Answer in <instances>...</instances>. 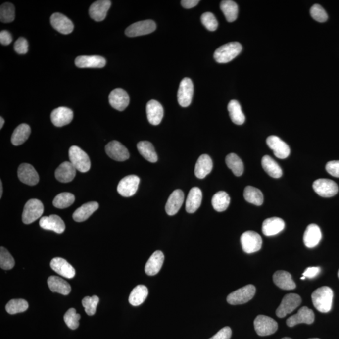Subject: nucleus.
<instances>
[{"label":"nucleus","instance_id":"1","mask_svg":"<svg viewBox=\"0 0 339 339\" xmlns=\"http://www.w3.org/2000/svg\"><path fill=\"white\" fill-rule=\"evenodd\" d=\"M333 291L329 287L319 288L313 292L312 300L313 305L320 312L327 313L333 305Z\"/></svg>","mask_w":339,"mask_h":339},{"label":"nucleus","instance_id":"2","mask_svg":"<svg viewBox=\"0 0 339 339\" xmlns=\"http://www.w3.org/2000/svg\"><path fill=\"white\" fill-rule=\"evenodd\" d=\"M242 46L237 42H230L215 51L214 57L217 62L226 64L237 57L242 51Z\"/></svg>","mask_w":339,"mask_h":339},{"label":"nucleus","instance_id":"3","mask_svg":"<svg viewBox=\"0 0 339 339\" xmlns=\"http://www.w3.org/2000/svg\"><path fill=\"white\" fill-rule=\"evenodd\" d=\"M70 162L78 171L85 173L91 168V161L88 154L77 146H72L69 151Z\"/></svg>","mask_w":339,"mask_h":339},{"label":"nucleus","instance_id":"4","mask_svg":"<svg viewBox=\"0 0 339 339\" xmlns=\"http://www.w3.org/2000/svg\"><path fill=\"white\" fill-rule=\"evenodd\" d=\"M44 207L41 200L32 198L25 205L22 214V221L25 224L34 223L43 214Z\"/></svg>","mask_w":339,"mask_h":339},{"label":"nucleus","instance_id":"5","mask_svg":"<svg viewBox=\"0 0 339 339\" xmlns=\"http://www.w3.org/2000/svg\"><path fill=\"white\" fill-rule=\"evenodd\" d=\"M255 293V287L252 285H247L229 294L227 301L233 305H242L251 300Z\"/></svg>","mask_w":339,"mask_h":339},{"label":"nucleus","instance_id":"6","mask_svg":"<svg viewBox=\"0 0 339 339\" xmlns=\"http://www.w3.org/2000/svg\"><path fill=\"white\" fill-rule=\"evenodd\" d=\"M241 243L245 253H254L261 249L262 238L255 231H247L241 236Z\"/></svg>","mask_w":339,"mask_h":339},{"label":"nucleus","instance_id":"7","mask_svg":"<svg viewBox=\"0 0 339 339\" xmlns=\"http://www.w3.org/2000/svg\"><path fill=\"white\" fill-rule=\"evenodd\" d=\"M254 329L260 336L271 335L277 332L278 324L272 318L266 315H258L254 321Z\"/></svg>","mask_w":339,"mask_h":339},{"label":"nucleus","instance_id":"8","mask_svg":"<svg viewBox=\"0 0 339 339\" xmlns=\"http://www.w3.org/2000/svg\"><path fill=\"white\" fill-rule=\"evenodd\" d=\"M301 299L297 294H287L283 298L281 304L276 310V314L279 318H284L288 314L293 312L300 306Z\"/></svg>","mask_w":339,"mask_h":339},{"label":"nucleus","instance_id":"9","mask_svg":"<svg viewBox=\"0 0 339 339\" xmlns=\"http://www.w3.org/2000/svg\"><path fill=\"white\" fill-rule=\"evenodd\" d=\"M156 28V23L153 20L140 21L128 27L125 30V34L129 37L145 36L155 31Z\"/></svg>","mask_w":339,"mask_h":339},{"label":"nucleus","instance_id":"10","mask_svg":"<svg viewBox=\"0 0 339 339\" xmlns=\"http://www.w3.org/2000/svg\"><path fill=\"white\" fill-rule=\"evenodd\" d=\"M140 181V178L137 175H128V176L124 177L119 182L117 191L123 197H132L137 193Z\"/></svg>","mask_w":339,"mask_h":339},{"label":"nucleus","instance_id":"11","mask_svg":"<svg viewBox=\"0 0 339 339\" xmlns=\"http://www.w3.org/2000/svg\"><path fill=\"white\" fill-rule=\"evenodd\" d=\"M313 189L322 197H332L338 193V186L335 182L327 179H317L313 182Z\"/></svg>","mask_w":339,"mask_h":339},{"label":"nucleus","instance_id":"12","mask_svg":"<svg viewBox=\"0 0 339 339\" xmlns=\"http://www.w3.org/2000/svg\"><path fill=\"white\" fill-rule=\"evenodd\" d=\"M194 95V85L191 79H182L178 91V102L182 107L190 106Z\"/></svg>","mask_w":339,"mask_h":339},{"label":"nucleus","instance_id":"13","mask_svg":"<svg viewBox=\"0 0 339 339\" xmlns=\"http://www.w3.org/2000/svg\"><path fill=\"white\" fill-rule=\"evenodd\" d=\"M109 104L114 109L123 111L130 103V97L127 92L121 88L112 91L109 96Z\"/></svg>","mask_w":339,"mask_h":339},{"label":"nucleus","instance_id":"14","mask_svg":"<svg viewBox=\"0 0 339 339\" xmlns=\"http://www.w3.org/2000/svg\"><path fill=\"white\" fill-rule=\"evenodd\" d=\"M50 23L53 29L62 34H70L74 29L72 21L62 13H53L50 17Z\"/></svg>","mask_w":339,"mask_h":339},{"label":"nucleus","instance_id":"15","mask_svg":"<svg viewBox=\"0 0 339 339\" xmlns=\"http://www.w3.org/2000/svg\"><path fill=\"white\" fill-rule=\"evenodd\" d=\"M18 177L23 184L29 186H36L39 182L38 173L32 165L29 163H22L18 169Z\"/></svg>","mask_w":339,"mask_h":339},{"label":"nucleus","instance_id":"16","mask_svg":"<svg viewBox=\"0 0 339 339\" xmlns=\"http://www.w3.org/2000/svg\"><path fill=\"white\" fill-rule=\"evenodd\" d=\"M107 155L110 158L118 162H123L130 157L129 151L123 145L118 141L109 142L105 147Z\"/></svg>","mask_w":339,"mask_h":339},{"label":"nucleus","instance_id":"17","mask_svg":"<svg viewBox=\"0 0 339 339\" xmlns=\"http://www.w3.org/2000/svg\"><path fill=\"white\" fill-rule=\"evenodd\" d=\"M268 146L274 152L276 157L285 159L291 153V148L286 143L277 136H270L266 140Z\"/></svg>","mask_w":339,"mask_h":339},{"label":"nucleus","instance_id":"18","mask_svg":"<svg viewBox=\"0 0 339 339\" xmlns=\"http://www.w3.org/2000/svg\"><path fill=\"white\" fill-rule=\"evenodd\" d=\"M315 320L313 311L307 307H303L295 315H292L287 320V326L293 327L300 324H312Z\"/></svg>","mask_w":339,"mask_h":339},{"label":"nucleus","instance_id":"19","mask_svg":"<svg viewBox=\"0 0 339 339\" xmlns=\"http://www.w3.org/2000/svg\"><path fill=\"white\" fill-rule=\"evenodd\" d=\"M74 118L73 111L65 107L56 108L51 113V121L57 127H62L69 125Z\"/></svg>","mask_w":339,"mask_h":339},{"label":"nucleus","instance_id":"20","mask_svg":"<svg viewBox=\"0 0 339 339\" xmlns=\"http://www.w3.org/2000/svg\"><path fill=\"white\" fill-rule=\"evenodd\" d=\"M111 6V1L109 0H99L91 4L89 14L96 22H101L106 18L107 11Z\"/></svg>","mask_w":339,"mask_h":339},{"label":"nucleus","instance_id":"21","mask_svg":"<svg viewBox=\"0 0 339 339\" xmlns=\"http://www.w3.org/2000/svg\"><path fill=\"white\" fill-rule=\"evenodd\" d=\"M40 226L46 230L53 231L56 233H64L65 225L61 217L57 215L42 217L39 222Z\"/></svg>","mask_w":339,"mask_h":339},{"label":"nucleus","instance_id":"22","mask_svg":"<svg viewBox=\"0 0 339 339\" xmlns=\"http://www.w3.org/2000/svg\"><path fill=\"white\" fill-rule=\"evenodd\" d=\"M50 267L55 272L65 278H74L76 271L71 264L61 258H55L50 262Z\"/></svg>","mask_w":339,"mask_h":339},{"label":"nucleus","instance_id":"23","mask_svg":"<svg viewBox=\"0 0 339 339\" xmlns=\"http://www.w3.org/2000/svg\"><path fill=\"white\" fill-rule=\"evenodd\" d=\"M163 114V106L157 100H151L147 103V118L151 125H158L162 120Z\"/></svg>","mask_w":339,"mask_h":339},{"label":"nucleus","instance_id":"24","mask_svg":"<svg viewBox=\"0 0 339 339\" xmlns=\"http://www.w3.org/2000/svg\"><path fill=\"white\" fill-rule=\"evenodd\" d=\"M184 201L183 191L177 189L168 197L165 205V210L169 216H174L181 209Z\"/></svg>","mask_w":339,"mask_h":339},{"label":"nucleus","instance_id":"25","mask_svg":"<svg viewBox=\"0 0 339 339\" xmlns=\"http://www.w3.org/2000/svg\"><path fill=\"white\" fill-rule=\"evenodd\" d=\"M75 64L79 68H102L106 64L104 57L99 55H82L76 58Z\"/></svg>","mask_w":339,"mask_h":339},{"label":"nucleus","instance_id":"26","mask_svg":"<svg viewBox=\"0 0 339 339\" xmlns=\"http://www.w3.org/2000/svg\"><path fill=\"white\" fill-rule=\"evenodd\" d=\"M321 239L322 233L319 227L315 224L308 225L303 235V242L305 246L308 248L316 247Z\"/></svg>","mask_w":339,"mask_h":339},{"label":"nucleus","instance_id":"27","mask_svg":"<svg viewBox=\"0 0 339 339\" xmlns=\"http://www.w3.org/2000/svg\"><path fill=\"white\" fill-rule=\"evenodd\" d=\"M285 224L284 220L279 217H271L264 221L262 231L265 236L277 235L284 230Z\"/></svg>","mask_w":339,"mask_h":339},{"label":"nucleus","instance_id":"28","mask_svg":"<svg viewBox=\"0 0 339 339\" xmlns=\"http://www.w3.org/2000/svg\"><path fill=\"white\" fill-rule=\"evenodd\" d=\"M76 169L70 162H65L60 164L55 170V175L56 179L62 183L73 181L76 177Z\"/></svg>","mask_w":339,"mask_h":339},{"label":"nucleus","instance_id":"29","mask_svg":"<svg viewBox=\"0 0 339 339\" xmlns=\"http://www.w3.org/2000/svg\"><path fill=\"white\" fill-rule=\"evenodd\" d=\"M164 259V254L162 251H156L154 252L147 261L145 268L146 275L154 276L158 274L162 267Z\"/></svg>","mask_w":339,"mask_h":339},{"label":"nucleus","instance_id":"30","mask_svg":"<svg viewBox=\"0 0 339 339\" xmlns=\"http://www.w3.org/2000/svg\"><path fill=\"white\" fill-rule=\"evenodd\" d=\"M213 163L211 158L206 154H203L198 158L195 167V175L198 179H204L211 172Z\"/></svg>","mask_w":339,"mask_h":339},{"label":"nucleus","instance_id":"31","mask_svg":"<svg viewBox=\"0 0 339 339\" xmlns=\"http://www.w3.org/2000/svg\"><path fill=\"white\" fill-rule=\"evenodd\" d=\"M273 282L277 286L285 291H291L296 288L291 273L286 271L280 270L275 272L273 275Z\"/></svg>","mask_w":339,"mask_h":339},{"label":"nucleus","instance_id":"32","mask_svg":"<svg viewBox=\"0 0 339 339\" xmlns=\"http://www.w3.org/2000/svg\"><path fill=\"white\" fill-rule=\"evenodd\" d=\"M202 200V193L198 188H193L189 191L186 203L188 213H194L200 207Z\"/></svg>","mask_w":339,"mask_h":339},{"label":"nucleus","instance_id":"33","mask_svg":"<svg viewBox=\"0 0 339 339\" xmlns=\"http://www.w3.org/2000/svg\"><path fill=\"white\" fill-rule=\"evenodd\" d=\"M99 208V203L97 202H90L84 203L81 207L74 212L72 217L75 221L83 222L86 221L96 210Z\"/></svg>","mask_w":339,"mask_h":339},{"label":"nucleus","instance_id":"34","mask_svg":"<svg viewBox=\"0 0 339 339\" xmlns=\"http://www.w3.org/2000/svg\"><path fill=\"white\" fill-rule=\"evenodd\" d=\"M48 284L51 291L62 294L63 295H67L71 291L70 285L62 278L56 276H51L49 277Z\"/></svg>","mask_w":339,"mask_h":339},{"label":"nucleus","instance_id":"35","mask_svg":"<svg viewBox=\"0 0 339 339\" xmlns=\"http://www.w3.org/2000/svg\"><path fill=\"white\" fill-rule=\"evenodd\" d=\"M31 128L27 124H21L16 127L11 136V143L15 146H19L24 144L30 137Z\"/></svg>","mask_w":339,"mask_h":339},{"label":"nucleus","instance_id":"36","mask_svg":"<svg viewBox=\"0 0 339 339\" xmlns=\"http://www.w3.org/2000/svg\"><path fill=\"white\" fill-rule=\"evenodd\" d=\"M262 167L270 177L278 179L282 176V170L274 159L268 155L264 156L261 160Z\"/></svg>","mask_w":339,"mask_h":339},{"label":"nucleus","instance_id":"37","mask_svg":"<svg viewBox=\"0 0 339 339\" xmlns=\"http://www.w3.org/2000/svg\"><path fill=\"white\" fill-rule=\"evenodd\" d=\"M137 148L143 157L151 163L158 161V156L151 143L147 141L140 142L137 144Z\"/></svg>","mask_w":339,"mask_h":339},{"label":"nucleus","instance_id":"38","mask_svg":"<svg viewBox=\"0 0 339 339\" xmlns=\"http://www.w3.org/2000/svg\"><path fill=\"white\" fill-rule=\"evenodd\" d=\"M148 295V290L145 285H140L133 290L129 296L131 305L137 307L142 305Z\"/></svg>","mask_w":339,"mask_h":339},{"label":"nucleus","instance_id":"39","mask_svg":"<svg viewBox=\"0 0 339 339\" xmlns=\"http://www.w3.org/2000/svg\"><path fill=\"white\" fill-rule=\"evenodd\" d=\"M228 109L231 120L236 125H242L244 123L245 116L238 100H231L228 104Z\"/></svg>","mask_w":339,"mask_h":339},{"label":"nucleus","instance_id":"40","mask_svg":"<svg viewBox=\"0 0 339 339\" xmlns=\"http://www.w3.org/2000/svg\"><path fill=\"white\" fill-rule=\"evenodd\" d=\"M220 7L228 22H233L237 19L238 6L235 1L231 0H224L221 1Z\"/></svg>","mask_w":339,"mask_h":339},{"label":"nucleus","instance_id":"41","mask_svg":"<svg viewBox=\"0 0 339 339\" xmlns=\"http://www.w3.org/2000/svg\"><path fill=\"white\" fill-rule=\"evenodd\" d=\"M231 198L230 195L224 191H219L214 194L212 199V204L214 209L217 212H223L228 209L230 205Z\"/></svg>","mask_w":339,"mask_h":339},{"label":"nucleus","instance_id":"42","mask_svg":"<svg viewBox=\"0 0 339 339\" xmlns=\"http://www.w3.org/2000/svg\"><path fill=\"white\" fill-rule=\"evenodd\" d=\"M227 166L236 176L240 177L244 172V164L241 158L235 153L229 154L226 158Z\"/></svg>","mask_w":339,"mask_h":339},{"label":"nucleus","instance_id":"43","mask_svg":"<svg viewBox=\"0 0 339 339\" xmlns=\"http://www.w3.org/2000/svg\"><path fill=\"white\" fill-rule=\"evenodd\" d=\"M244 197L247 202L258 206L263 203L264 198L261 191L252 186H247L245 188Z\"/></svg>","mask_w":339,"mask_h":339},{"label":"nucleus","instance_id":"44","mask_svg":"<svg viewBox=\"0 0 339 339\" xmlns=\"http://www.w3.org/2000/svg\"><path fill=\"white\" fill-rule=\"evenodd\" d=\"M28 308H29V303L23 299H13L9 301L6 305V312L11 315L24 312Z\"/></svg>","mask_w":339,"mask_h":339},{"label":"nucleus","instance_id":"45","mask_svg":"<svg viewBox=\"0 0 339 339\" xmlns=\"http://www.w3.org/2000/svg\"><path fill=\"white\" fill-rule=\"evenodd\" d=\"M75 201V196L69 193H63L58 194L53 200V205L58 209H65L71 206Z\"/></svg>","mask_w":339,"mask_h":339},{"label":"nucleus","instance_id":"46","mask_svg":"<svg viewBox=\"0 0 339 339\" xmlns=\"http://www.w3.org/2000/svg\"><path fill=\"white\" fill-rule=\"evenodd\" d=\"M15 18V8L13 4L5 3L0 8V20L3 23L12 22Z\"/></svg>","mask_w":339,"mask_h":339},{"label":"nucleus","instance_id":"47","mask_svg":"<svg viewBox=\"0 0 339 339\" xmlns=\"http://www.w3.org/2000/svg\"><path fill=\"white\" fill-rule=\"evenodd\" d=\"M15 266V261L8 250L3 247L0 248V266L4 270H10Z\"/></svg>","mask_w":339,"mask_h":339},{"label":"nucleus","instance_id":"48","mask_svg":"<svg viewBox=\"0 0 339 339\" xmlns=\"http://www.w3.org/2000/svg\"><path fill=\"white\" fill-rule=\"evenodd\" d=\"M81 315L76 313L75 308H70L64 315V319L65 323L68 327L72 330L78 329L79 326V320Z\"/></svg>","mask_w":339,"mask_h":339},{"label":"nucleus","instance_id":"49","mask_svg":"<svg viewBox=\"0 0 339 339\" xmlns=\"http://www.w3.org/2000/svg\"><path fill=\"white\" fill-rule=\"evenodd\" d=\"M99 302L97 296H86L82 301L83 307L85 308L86 313L90 316H92L97 312V308Z\"/></svg>","mask_w":339,"mask_h":339},{"label":"nucleus","instance_id":"50","mask_svg":"<svg viewBox=\"0 0 339 339\" xmlns=\"http://www.w3.org/2000/svg\"><path fill=\"white\" fill-rule=\"evenodd\" d=\"M201 22L209 31H215L218 27V22L213 13L205 12L201 16Z\"/></svg>","mask_w":339,"mask_h":339},{"label":"nucleus","instance_id":"51","mask_svg":"<svg viewBox=\"0 0 339 339\" xmlns=\"http://www.w3.org/2000/svg\"><path fill=\"white\" fill-rule=\"evenodd\" d=\"M310 15L315 20L323 23L328 19L326 10L320 4H315L310 9Z\"/></svg>","mask_w":339,"mask_h":339},{"label":"nucleus","instance_id":"52","mask_svg":"<svg viewBox=\"0 0 339 339\" xmlns=\"http://www.w3.org/2000/svg\"><path fill=\"white\" fill-rule=\"evenodd\" d=\"M14 50L18 54H25L29 51V43L25 38L20 37L19 39L15 42V45H14Z\"/></svg>","mask_w":339,"mask_h":339},{"label":"nucleus","instance_id":"53","mask_svg":"<svg viewBox=\"0 0 339 339\" xmlns=\"http://www.w3.org/2000/svg\"><path fill=\"white\" fill-rule=\"evenodd\" d=\"M326 168L327 172L332 176L339 178V160L327 163Z\"/></svg>","mask_w":339,"mask_h":339},{"label":"nucleus","instance_id":"54","mask_svg":"<svg viewBox=\"0 0 339 339\" xmlns=\"http://www.w3.org/2000/svg\"><path fill=\"white\" fill-rule=\"evenodd\" d=\"M232 336V331L230 327H225L220 330L216 335L209 339H230Z\"/></svg>","mask_w":339,"mask_h":339},{"label":"nucleus","instance_id":"55","mask_svg":"<svg viewBox=\"0 0 339 339\" xmlns=\"http://www.w3.org/2000/svg\"><path fill=\"white\" fill-rule=\"evenodd\" d=\"M13 41L12 36L7 30H2L0 32V43L3 46L10 45Z\"/></svg>","mask_w":339,"mask_h":339},{"label":"nucleus","instance_id":"56","mask_svg":"<svg viewBox=\"0 0 339 339\" xmlns=\"http://www.w3.org/2000/svg\"><path fill=\"white\" fill-rule=\"evenodd\" d=\"M320 272V267H309L306 269L305 272L303 273V276L306 278H313L316 277Z\"/></svg>","mask_w":339,"mask_h":339},{"label":"nucleus","instance_id":"57","mask_svg":"<svg viewBox=\"0 0 339 339\" xmlns=\"http://www.w3.org/2000/svg\"><path fill=\"white\" fill-rule=\"evenodd\" d=\"M199 2L198 0H182L181 4L184 8L189 9L197 6Z\"/></svg>","mask_w":339,"mask_h":339},{"label":"nucleus","instance_id":"58","mask_svg":"<svg viewBox=\"0 0 339 339\" xmlns=\"http://www.w3.org/2000/svg\"><path fill=\"white\" fill-rule=\"evenodd\" d=\"M2 195H3V184L1 181H0V198H1Z\"/></svg>","mask_w":339,"mask_h":339},{"label":"nucleus","instance_id":"59","mask_svg":"<svg viewBox=\"0 0 339 339\" xmlns=\"http://www.w3.org/2000/svg\"><path fill=\"white\" fill-rule=\"evenodd\" d=\"M4 124V120L2 117H0V129H2Z\"/></svg>","mask_w":339,"mask_h":339},{"label":"nucleus","instance_id":"60","mask_svg":"<svg viewBox=\"0 0 339 339\" xmlns=\"http://www.w3.org/2000/svg\"><path fill=\"white\" fill-rule=\"evenodd\" d=\"M301 280H305V279H306V277H304V276H303L302 277H301Z\"/></svg>","mask_w":339,"mask_h":339},{"label":"nucleus","instance_id":"61","mask_svg":"<svg viewBox=\"0 0 339 339\" xmlns=\"http://www.w3.org/2000/svg\"><path fill=\"white\" fill-rule=\"evenodd\" d=\"M291 339V338H283V339Z\"/></svg>","mask_w":339,"mask_h":339},{"label":"nucleus","instance_id":"62","mask_svg":"<svg viewBox=\"0 0 339 339\" xmlns=\"http://www.w3.org/2000/svg\"><path fill=\"white\" fill-rule=\"evenodd\" d=\"M317 339V338H313V339Z\"/></svg>","mask_w":339,"mask_h":339},{"label":"nucleus","instance_id":"63","mask_svg":"<svg viewBox=\"0 0 339 339\" xmlns=\"http://www.w3.org/2000/svg\"><path fill=\"white\" fill-rule=\"evenodd\" d=\"M338 277H339V271H338Z\"/></svg>","mask_w":339,"mask_h":339}]
</instances>
